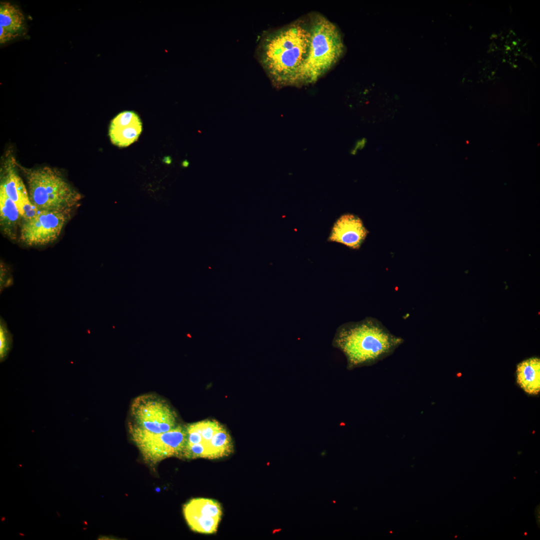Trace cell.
<instances>
[{"label":"cell","instance_id":"cell-18","mask_svg":"<svg viewBox=\"0 0 540 540\" xmlns=\"http://www.w3.org/2000/svg\"><path fill=\"white\" fill-rule=\"evenodd\" d=\"M18 34L12 33L0 26V44H4L12 40Z\"/></svg>","mask_w":540,"mask_h":540},{"label":"cell","instance_id":"cell-12","mask_svg":"<svg viewBox=\"0 0 540 540\" xmlns=\"http://www.w3.org/2000/svg\"><path fill=\"white\" fill-rule=\"evenodd\" d=\"M516 380L525 392L537 394L540 390V360L532 357L517 365Z\"/></svg>","mask_w":540,"mask_h":540},{"label":"cell","instance_id":"cell-17","mask_svg":"<svg viewBox=\"0 0 540 540\" xmlns=\"http://www.w3.org/2000/svg\"><path fill=\"white\" fill-rule=\"evenodd\" d=\"M0 292L6 288L12 285L13 280L12 275L10 274L9 268L3 263L0 262Z\"/></svg>","mask_w":540,"mask_h":540},{"label":"cell","instance_id":"cell-5","mask_svg":"<svg viewBox=\"0 0 540 540\" xmlns=\"http://www.w3.org/2000/svg\"><path fill=\"white\" fill-rule=\"evenodd\" d=\"M129 432L144 459L156 464L172 456L183 457L186 442V426L178 425L162 433H153L130 423Z\"/></svg>","mask_w":540,"mask_h":540},{"label":"cell","instance_id":"cell-10","mask_svg":"<svg viewBox=\"0 0 540 540\" xmlns=\"http://www.w3.org/2000/svg\"><path fill=\"white\" fill-rule=\"evenodd\" d=\"M142 131V122L138 114L124 110L111 120L108 134L114 144L126 147L137 140Z\"/></svg>","mask_w":540,"mask_h":540},{"label":"cell","instance_id":"cell-14","mask_svg":"<svg viewBox=\"0 0 540 540\" xmlns=\"http://www.w3.org/2000/svg\"><path fill=\"white\" fill-rule=\"evenodd\" d=\"M14 161L7 162L5 166V176L1 182L0 188L16 203L19 209L22 203L30 196L22 180L14 170Z\"/></svg>","mask_w":540,"mask_h":540},{"label":"cell","instance_id":"cell-20","mask_svg":"<svg viewBox=\"0 0 540 540\" xmlns=\"http://www.w3.org/2000/svg\"><path fill=\"white\" fill-rule=\"evenodd\" d=\"M333 502H334V503H336V501H334V500H333Z\"/></svg>","mask_w":540,"mask_h":540},{"label":"cell","instance_id":"cell-16","mask_svg":"<svg viewBox=\"0 0 540 540\" xmlns=\"http://www.w3.org/2000/svg\"><path fill=\"white\" fill-rule=\"evenodd\" d=\"M12 347V335L2 316L0 318V360H6Z\"/></svg>","mask_w":540,"mask_h":540},{"label":"cell","instance_id":"cell-15","mask_svg":"<svg viewBox=\"0 0 540 540\" xmlns=\"http://www.w3.org/2000/svg\"><path fill=\"white\" fill-rule=\"evenodd\" d=\"M24 23V16L17 6L8 2H0V26L18 34Z\"/></svg>","mask_w":540,"mask_h":540},{"label":"cell","instance_id":"cell-8","mask_svg":"<svg viewBox=\"0 0 540 540\" xmlns=\"http://www.w3.org/2000/svg\"><path fill=\"white\" fill-rule=\"evenodd\" d=\"M183 513L190 529L196 532L212 534L216 532L222 514L217 500L206 498H194L186 503Z\"/></svg>","mask_w":540,"mask_h":540},{"label":"cell","instance_id":"cell-11","mask_svg":"<svg viewBox=\"0 0 540 540\" xmlns=\"http://www.w3.org/2000/svg\"><path fill=\"white\" fill-rule=\"evenodd\" d=\"M368 234L362 220L352 214L342 216L334 223L328 240L359 248Z\"/></svg>","mask_w":540,"mask_h":540},{"label":"cell","instance_id":"cell-1","mask_svg":"<svg viewBox=\"0 0 540 540\" xmlns=\"http://www.w3.org/2000/svg\"><path fill=\"white\" fill-rule=\"evenodd\" d=\"M310 38V23L308 25L301 20L262 38L257 50L258 58L275 86L296 84L308 55Z\"/></svg>","mask_w":540,"mask_h":540},{"label":"cell","instance_id":"cell-3","mask_svg":"<svg viewBox=\"0 0 540 540\" xmlns=\"http://www.w3.org/2000/svg\"><path fill=\"white\" fill-rule=\"evenodd\" d=\"M310 48L296 84L316 82L338 60L344 50L338 28L327 18L314 14L310 18Z\"/></svg>","mask_w":540,"mask_h":540},{"label":"cell","instance_id":"cell-19","mask_svg":"<svg viewBox=\"0 0 540 540\" xmlns=\"http://www.w3.org/2000/svg\"><path fill=\"white\" fill-rule=\"evenodd\" d=\"M182 165L184 167H186L188 165V162L186 160H185L182 162Z\"/></svg>","mask_w":540,"mask_h":540},{"label":"cell","instance_id":"cell-9","mask_svg":"<svg viewBox=\"0 0 540 540\" xmlns=\"http://www.w3.org/2000/svg\"><path fill=\"white\" fill-rule=\"evenodd\" d=\"M223 426L216 420H202L186 426V442L183 457L212 459L213 436Z\"/></svg>","mask_w":540,"mask_h":540},{"label":"cell","instance_id":"cell-4","mask_svg":"<svg viewBox=\"0 0 540 540\" xmlns=\"http://www.w3.org/2000/svg\"><path fill=\"white\" fill-rule=\"evenodd\" d=\"M19 167L26 180L30 200L40 210H71L82 199V195L56 169Z\"/></svg>","mask_w":540,"mask_h":540},{"label":"cell","instance_id":"cell-2","mask_svg":"<svg viewBox=\"0 0 540 540\" xmlns=\"http://www.w3.org/2000/svg\"><path fill=\"white\" fill-rule=\"evenodd\" d=\"M404 339L393 334L378 319L366 317L340 326L332 346L344 354L347 368L373 365L392 354Z\"/></svg>","mask_w":540,"mask_h":540},{"label":"cell","instance_id":"cell-7","mask_svg":"<svg viewBox=\"0 0 540 540\" xmlns=\"http://www.w3.org/2000/svg\"><path fill=\"white\" fill-rule=\"evenodd\" d=\"M71 210H40L32 218L24 220L20 240L29 246H44L52 242L60 234L69 220Z\"/></svg>","mask_w":540,"mask_h":540},{"label":"cell","instance_id":"cell-6","mask_svg":"<svg viewBox=\"0 0 540 540\" xmlns=\"http://www.w3.org/2000/svg\"><path fill=\"white\" fill-rule=\"evenodd\" d=\"M132 424L153 433L168 432L178 424L176 414L167 402L152 394L140 395L132 402Z\"/></svg>","mask_w":540,"mask_h":540},{"label":"cell","instance_id":"cell-13","mask_svg":"<svg viewBox=\"0 0 540 540\" xmlns=\"http://www.w3.org/2000/svg\"><path fill=\"white\" fill-rule=\"evenodd\" d=\"M22 218L16 203L0 188V225L1 230L12 240L16 238L17 230Z\"/></svg>","mask_w":540,"mask_h":540}]
</instances>
